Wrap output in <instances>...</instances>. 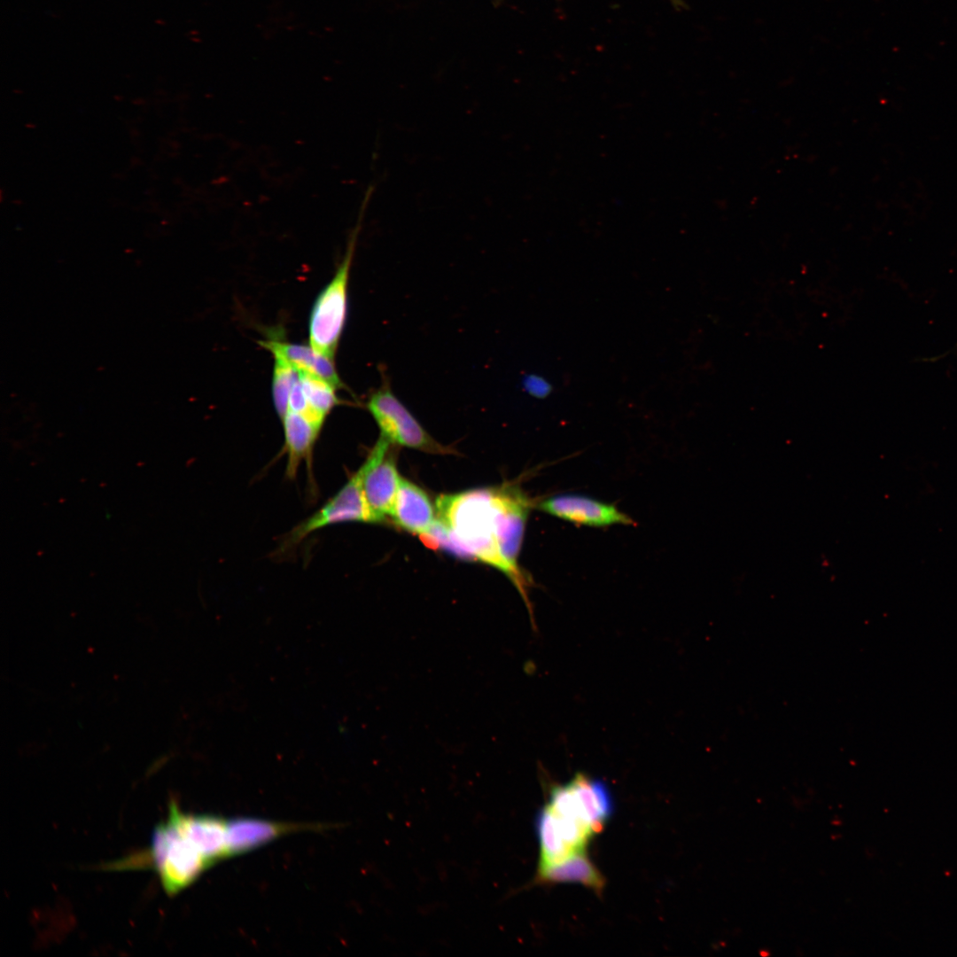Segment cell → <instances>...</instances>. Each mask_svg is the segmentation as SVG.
<instances>
[{
    "label": "cell",
    "instance_id": "1",
    "mask_svg": "<svg viewBox=\"0 0 957 957\" xmlns=\"http://www.w3.org/2000/svg\"><path fill=\"white\" fill-rule=\"evenodd\" d=\"M504 496V486L440 495L436 515L458 545L463 560L480 561L507 576L498 544Z\"/></svg>",
    "mask_w": 957,
    "mask_h": 957
},
{
    "label": "cell",
    "instance_id": "2",
    "mask_svg": "<svg viewBox=\"0 0 957 957\" xmlns=\"http://www.w3.org/2000/svg\"><path fill=\"white\" fill-rule=\"evenodd\" d=\"M374 191L370 185L360 206L357 220L349 232L343 258L334 276L319 293L309 317L310 346L333 359L347 315V287L354 252L362 227L365 210Z\"/></svg>",
    "mask_w": 957,
    "mask_h": 957
},
{
    "label": "cell",
    "instance_id": "3",
    "mask_svg": "<svg viewBox=\"0 0 957 957\" xmlns=\"http://www.w3.org/2000/svg\"><path fill=\"white\" fill-rule=\"evenodd\" d=\"M148 857L169 896L190 886L211 866L169 816L154 829Z\"/></svg>",
    "mask_w": 957,
    "mask_h": 957
},
{
    "label": "cell",
    "instance_id": "4",
    "mask_svg": "<svg viewBox=\"0 0 957 957\" xmlns=\"http://www.w3.org/2000/svg\"><path fill=\"white\" fill-rule=\"evenodd\" d=\"M367 408L380 429V436L393 445L432 454L453 453L437 442L393 393L387 377L369 397Z\"/></svg>",
    "mask_w": 957,
    "mask_h": 957
},
{
    "label": "cell",
    "instance_id": "5",
    "mask_svg": "<svg viewBox=\"0 0 957 957\" xmlns=\"http://www.w3.org/2000/svg\"><path fill=\"white\" fill-rule=\"evenodd\" d=\"M362 478L361 466L323 507L287 533L281 549H290L312 533L331 525L344 522L380 524L366 502Z\"/></svg>",
    "mask_w": 957,
    "mask_h": 957
},
{
    "label": "cell",
    "instance_id": "6",
    "mask_svg": "<svg viewBox=\"0 0 957 957\" xmlns=\"http://www.w3.org/2000/svg\"><path fill=\"white\" fill-rule=\"evenodd\" d=\"M390 441L380 436L362 467L366 502L382 524L390 516L401 478Z\"/></svg>",
    "mask_w": 957,
    "mask_h": 957
},
{
    "label": "cell",
    "instance_id": "7",
    "mask_svg": "<svg viewBox=\"0 0 957 957\" xmlns=\"http://www.w3.org/2000/svg\"><path fill=\"white\" fill-rule=\"evenodd\" d=\"M537 508L553 517L575 525L604 527L612 525H633V519L615 505L576 494L550 496Z\"/></svg>",
    "mask_w": 957,
    "mask_h": 957
},
{
    "label": "cell",
    "instance_id": "8",
    "mask_svg": "<svg viewBox=\"0 0 957 957\" xmlns=\"http://www.w3.org/2000/svg\"><path fill=\"white\" fill-rule=\"evenodd\" d=\"M168 816L210 865L228 857L227 821L214 815L185 814L174 802Z\"/></svg>",
    "mask_w": 957,
    "mask_h": 957
},
{
    "label": "cell",
    "instance_id": "9",
    "mask_svg": "<svg viewBox=\"0 0 957 957\" xmlns=\"http://www.w3.org/2000/svg\"><path fill=\"white\" fill-rule=\"evenodd\" d=\"M317 824L276 822L254 818L227 821L228 857L243 854L290 832L321 829Z\"/></svg>",
    "mask_w": 957,
    "mask_h": 957
},
{
    "label": "cell",
    "instance_id": "10",
    "mask_svg": "<svg viewBox=\"0 0 957 957\" xmlns=\"http://www.w3.org/2000/svg\"><path fill=\"white\" fill-rule=\"evenodd\" d=\"M390 517L398 526L419 536L426 533L436 520L434 507L426 493L403 478Z\"/></svg>",
    "mask_w": 957,
    "mask_h": 957
},
{
    "label": "cell",
    "instance_id": "11",
    "mask_svg": "<svg viewBox=\"0 0 957 957\" xmlns=\"http://www.w3.org/2000/svg\"><path fill=\"white\" fill-rule=\"evenodd\" d=\"M282 421L284 433V453L287 455L285 476L293 479L303 461L310 464L313 448L323 424L292 411H288Z\"/></svg>",
    "mask_w": 957,
    "mask_h": 957
},
{
    "label": "cell",
    "instance_id": "12",
    "mask_svg": "<svg viewBox=\"0 0 957 957\" xmlns=\"http://www.w3.org/2000/svg\"><path fill=\"white\" fill-rule=\"evenodd\" d=\"M261 346L273 355H279L285 359L299 371L319 377L336 388L345 386L336 370L333 359L316 351L311 346L277 339L261 341Z\"/></svg>",
    "mask_w": 957,
    "mask_h": 957
},
{
    "label": "cell",
    "instance_id": "13",
    "mask_svg": "<svg viewBox=\"0 0 957 957\" xmlns=\"http://www.w3.org/2000/svg\"><path fill=\"white\" fill-rule=\"evenodd\" d=\"M534 883H578L592 889L597 894L603 892L605 884L603 875L587 858L585 851L576 852L556 863L538 866Z\"/></svg>",
    "mask_w": 957,
    "mask_h": 957
},
{
    "label": "cell",
    "instance_id": "14",
    "mask_svg": "<svg viewBox=\"0 0 957 957\" xmlns=\"http://www.w3.org/2000/svg\"><path fill=\"white\" fill-rule=\"evenodd\" d=\"M535 826L540 844L538 866L558 862L577 852L564 841L555 815L547 804L539 811Z\"/></svg>",
    "mask_w": 957,
    "mask_h": 957
},
{
    "label": "cell",
    "instance_id": "15",
    "mask_svg": "<svg viewBox=\"0 0 957 957\" xmlns=\"http://www.w3.org/2000/svg\"><path fill=\"white\" fill-rule=\"evenodd\" d=\"M299 372L307 402V412L305 416L323 424L327 415L340 403L336 394L337 388L319 377Z\"/></svg>",
    "mask_w": 957,
    "mask_h": 957
},
{
    "label": "cell",
    "instance_id": "16",
    "mask_svg": "<svg viewBox=\"0 0 957 957\" xmlns=\"http://www.w3.org/2000/svg\"><path fill=\"white\" fill-rule=\"evenodd\" d=\"M275 359L272 376V399L276 411L283 420L288 412V401L291 391L296 380L300 377L299 370L289 362L279 355H273Z\"/></svg>",
    "mask_w": 957,
    "mask_h": 957
},
{
    "label": "cell",
    "instance_id": "17",
    "mask_svg": "<svg viewBox=\"0 0 957 957\" xmlns=\"http://www.w3.org/2000/svg\"><path fill=\"white\" fill-rule=\"evenodd\" d=\"M593 779L582 773H577L569 785L574 792L585 816L595 833L602 831L607 821L599 808L593 789Z\"/></svg>",
    "mask_w": 957,
    "mask_h": 957
},
{
    "label": "cell",
    "instance_id": "18",
    "mask_svg": "<svg viewBox=\"0 0 957 957\" xmlns=\"http://www.w3.org/2000/svg\"><path fill=\"white\" fill-rule=\"evenodd\" d=\"M288 411L304 415L307 412V402L300 377L296 380L291 391L288 401Z\"/></svg>",
    "mask_w": 957,
    "mask_h": 957
},
{
    "label": "cell",
    "instance_id": "19",
    "mask_svg": "<svg viewBox=\"0 0 957 957\" xmlns=\"http://www.w3.org/2000/svg\"><path fill=\"white\" fill-rule=\"evenodd\" d=\"M525 385L527 391L535 396H545L549 392V385L540 377H530L526 379Z\"/></svg>",
    "mask_w": 957,
    "mask_h": 957
},
{
    "label": "cell",
    "instance_id": "20",
    "mask_svg": "<svg viewBox=\"0 0 957 957\" xmlns=\"http://www.w3.org/2000/svg\"><path fill=\"white\" fill-rule=\"evenodd\" d=\"M671 1H672V2L673 3V4H674V5H676V6H681V7L682 6V2H681V0H671Z\"/></svg>",
    "mask_w": 957,
    "mask_h": 957
}]
</instances>
